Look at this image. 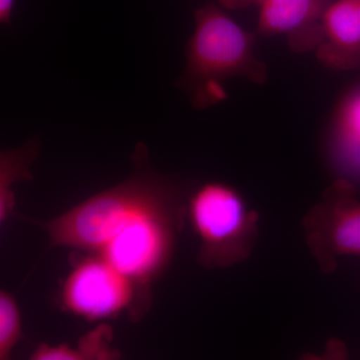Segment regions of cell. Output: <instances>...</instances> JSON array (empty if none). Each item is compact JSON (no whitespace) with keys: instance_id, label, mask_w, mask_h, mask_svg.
Returning a JSON list of instances; mask_svg holds the SVG:
<instances>
[{"instance_id":"10","label":"cell","mask_w":360,"mask_h":360,"mask_svg":"<svg viewBox=\"0 0 360 360\" xmlns=\"http://www.w3.org/2000/svg\"><path fill=\"white\" fill-rule=\"evenodd\" d=\"M39 139H33L22 146L6 149L0 153V224L13 214L15 198L13 186L18 181L32 180L30 168L39 155Z\"/></svg>"},{"instance_id":"13","label":"cell","mask_w":360,"mask_h":360,"mask_svg":"<svg viewBox=\"0 0 360 360\" xmlns=\"http://www.w3.org/2000/svg\"><path fill=\"white\" fill-rule=\"evenodd\" d=\"M258 0H231V9L243 8L252 4H257Z\"/></svg>"},{"instance_id":"14","label":"cell","mask_w":360,"mask_h":360,"mask_svg":"<svg viewBox=\"0 0 360 360\" xmlns=\"http://www.w3.org/2000/svg\"><path fill=\"white\" fill-rule=\"evenodd\" d=\"M219 1L222 6L226 7V8H229V6H231V0H219Z\"/></svg>"},{"instance_id":"3","label":"cell","mask_w":360,"mask_h":360,"mask_svg":"<svg viewBox=\"0 0 360 360\" xmlns=\"http://www.w3.org/2000/svg\"><path fill=\"white\" fill-rule=\"evenodd\" d=\"M187 220L200 239L198 262L206 269L243 264L257 245L259 214L224 182H205L189 194Z\"/></svg>"},{"instance_id":"8","label":"cell","mask_w":360,"mask_h":360,"mask_svg":"<svg viewBox=\"0 0 360 360\" xmlns=\"http://www.w3.org/2000/svg\"><path fill=\"white\" fill-rule=\"evenodd\" d=\"M331 146L340 167L360 175V90L343 99L333 120Z\"/></svg>"},{"instance_id":"5","label":"cell","mask_w":360,"mask_h":360,"mask_svg":"<svg viewBox=\"0 0 360 360\" xmlns=\"http://www.w3.org/2000/svg\"><path fill=\"white\" fill-rule=\"evenodd\" d=\"M310 255L324 274H331L342 257H360V200L350 180L338 179L302 220Z\"/></svg>"},{"instance_id":"9","label":"cell","mask_w":360,"mask_h":360,"mask_svg":"<svg viewBox=\"0 0 360 360\" xmlns=\"http://www.w3.org/2000/svg\"><path fill=\"white\" fill-rule=\"evenodd\" d=\"M112 328L103 323L94 330L82 336L77 347L68 343L49 345L41 343L35 347L30 360H115L122 359V354L112 347Z\"/></svg>"},{"instance_id":"11","label":"cell","mask_w":360,"mask_h":360,"mask_svg":"<svg viewBox=\"0 0 360 360\" xmlns=\"http://www.w3.org/2000/svg\"><path fill=\"white\" fill-rule=\"evenodd\" d=\"M22 336L20 307L7 290H0V360L11 359Z\"/></svg>"},{"instance_id":"6","label":"cell","mask_w":360,"mask_h":360,"mask_svg":"<svg viewBox=\"0 0 360 360\" xmlns=\"http://www.w3.org/2000/svg\"><path fill=\"white\" fill-rule=\"evenodd\" d=\"M258 32L288 35L291 49H317L322 39V18L329 0H258Z\"/></svg>"},{"instance_id":"7","label":"cell","mask_w":360,"mask_h":360,"mask_svg":"<svg viewBox=\"0 0 360 360\" xmlns=\"http://www.w3.org/2000/svg\"><path fill=\"white\" fill-rule=\"evenodd\" d=\"M323 39L317 58L326 68L349 70L360 68V0H338L322 18Z\"/></svg>"},{"instance_id":"2","label":"cell","mask_w":360,"mask_h":360,"mask_svg":"<svg viewBox=\"0 0 360 360\" xmlns=\"http://www.w3.org/2000/svg\"><path fill=\"white\" fill-rule=\"evenodd\" d=\"M194 21V32L187 42L186 70L177 82L194 108L205 110L226 98L224 82L229 78L266 82V65L255 56V35L212 4L198 9Z\"/></svg>"},{"instance_id":"1","label":"cell","mask_w":360,"mask_h":360,"mask_svg":"<svg viewBox=\"0 0 360 360\" xmlns=\"http://www.w3.org/2000/svg\"><path fill=\"white\" fill-rule=\"evenodd\" d=\"M131 158L134 172L129 179L90 196L56 219H18L39 225L49 236V248L60 246L98 255L146 215L187 203L189 194L184 186L151 167L148 146L139 142Z\"/></svg>"},{"instance_id":"4","label":"cell","mask_w":360,"mask_h":360,"mask_svg":"<svg viewBox=\"0 0 360 360\" xmlns=\"http://www.w3.org/2000/svg\"><path fill=\"white\" fill-rule=\"evenodd\" d=\"M70 274L61 286L59 307L85 321L116 319L127 314L139 321L148 312L151 290L135 283L96 255L71 258Z\"/></svg>"},{"instance_id":"12","label":"cell","mask_w":360,"mask_h":360,"mask_svg":"<svg viewBox=\"0 0 360 360\" xmlns=\"http://www.w3.org/2000/svg\"><path fill=\"white\" fill-rule=\"evenodd\" d=\"M15 0H0V21L2 25H9L13 16Z\"/></svg>"}]
</instances>
